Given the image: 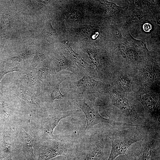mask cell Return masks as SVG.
Returning <instances> with one entry per match:
<instances>
[{"mask_svg":"<svg viewBox=\"0 0 160 160\" xmlns=\"http://www.w3.org/2000/svg\"><path fill=\"white\" fill-rule=\"evenodd\" d=\"M140 128L135 127L125 130L110 131L107 136L111 141V148L107 160H114L121 154L125 155L130 160L126 152L133 144L140 141L142 138L143 134Z\"/></svg>","mask_w":160,"mask_h":160,"instance_id":"cell-1","label":"cell"},{"mask_svg":"<svg viewBox=\"0 0 160 160\" xmlns=\"http://www.w3.org/2000/svg\"><path fill=\"white\" fill-rule=\"evenodd\" d=\"M109 86V84L95 80L88 75L68 84V88L71 92L78 97L90 100H94L100 94L107 93Z\"/></svg>","mask_w":160,"mask_h":160,"instance_id":"cell-2","label":"cell"},{"mask_svg":"<svg viewBox=\"0 0 160 160\" xmlns=\"http://www.w3.org/2000/svg\"><path fill=\"white\" fill-rule=\"evenodd\" d=\"M144 128L145 133L138 142L139 160H152L155 154L160 151V125H151Z\"/></svg>","mask_w":160,"mask_h":160,"instance_id":"cell-3","label":"cell"},{"mask_svg":"<svg viewBox=\"0 0 160 160\" xmlns=\"http://www.w3.org/2000/svg\"><path fill=\"white\" fill-rule=\"evenodd\" d=\"M107 93L110 96L111 105L119 108L124 118L132 125L140 128L146 126L144 121L138 114L130 100L122 96L110 85Z\"/></svg>","mask_w":160,"mask_h":160,"instance_id":"cell-4","label":"cell"},{"mask_svg":"<svg viewBox=\"0 0 160 160\" xmlns=\"http://www.w3.org/2000/svg\"><path fill=\"white\" fill-rule=\"evenodd\" d=\"M74 103L82 110L85 115L87 122L86 130H89L95 125L100 123L108 124L113 127L125 126H133L128 123L116 121L109 116L108 119L103 117L99 113L98 106L94 102L88 104L84 98L78 97Z\"/></svg>","mask_w":160,"mask_h":160,"instance_id":"cell-5","label":"cell"},{"mask_svg":"<svg viewBox=\"0 0 160 160\" xmlns=\"http://www.w3.org/2000/svg\"><path fill=\"white\" fill-rule=\"evenodd\" d=\"M137 99L142 103L145 112L153 124L160 125V99L153 92L141 88Z\"/></svg>","mask_w":160,"mask_h":160,"instance_id":"cell-6","label":"cell"},{"mask_svg":"<svg viewBox=\"0 0 160 160\" xmlns=\"http://www.w3.org/2000/svg\"><path fill=\"white\" fill-rule=\"evenodd\" d=\"M77 111V110H76L57 111L43 119L39 130L41 138L46 140L57 139V137L54 135L53 133L60 121L65 118L73 115Z\"/></svg>","mask_w":160,"mask_h":160,"instance_id":"cell-7","label":"cell"},{"mask_svg":"<svg viewBox=\"0 0 160 160\" xmlns=\"http://www.w3.org/2000/svg\"><path fill=\"white\" fill-rule=\"evenodd\" d=\"M70 146L67 140L62 139L48 145L40 146L37 160H49L60 155H63L68 159Z\"/></svg>","mask_w":160,"mask_h":160,"instance_id":"cell-8","label":"cell"},{"mask_svg":"<svg viewBox=\"0 0 160 160\" xmlns=\"http://www.w3.org/2000/svg\"><path fill=\"white\" fill-rule=\"evenodd\" d=\"M70 77L60 73L56 74L53 79L46 85L41 87L43 92L45 102L47 106L52 107V104L55 99L61 100L65 96L62 94L59 89L61 83Z\"/></svg>","mask_w":160,"mask_h":160,"instance_id":"cell-9","label":"cell"},{"mask_svg":"<svg viewBox=\"0 0 160 160\" xmlns=\"http://www.w3.org/2000/svg\"><path fill=\"white\" fill-rule=\"evenodd\" d=\"M13 91L15 95L25 101L33 111H42L44 109L38 93L34 90L18 83L13 87Z\"/></svg>","mask_w":160,"mask_h":160,"instance_id":"cell-10","label":"cell"},{"mask_svg":"<svg viewBox=\"0 0 160 160\" xmlns=\"http://www.w3.org/2000/svg\"><path fill=\"white\" fill-rule=\"evenodd\" d=\"M91 140L85 156L83 160H102L106 144L103 136L95 135Z\"/></svg>","mask_w":160,"mask_h":160,"instance_id":"cell-11","label":"cell"},{"mask_svg":"<svg viewBox=\"0 0 160 160\" xmlns=\"http://www.w3.org/2000/svg\"><path fill=\"white\" fill-rule=\"evenodd\" d=\"M52 67L56 73L62 70L69 71L76 74L78 71L77 65L73 62L67 58L60 50L55 52L52 59L51 60Z\"/></svg>","mask_w":160,"mask_h":160,"instance_id":"cell-12","label":"cell"},{"mask_svg":"<svg viewBox=\"0 0 160 160\" xmlns=\"http://www.w3.org/2000/svg\"><path fill=\"white\" fill-rule=\"evenodd\" d=\"M19 83L37 93L41 88V84L36 75V68L28 66L19 72Z\"/></svg>","mask_w":160,"mask_h":160,"instance_id":"cell-13","label":"cell"},{"mask_svg":"<svg viewBox=\"0 0 160 160\" xmlns=\"http://www.w3.org/2000/svg\"><path fill=\"white\" fill-rule=\"evenodd\" d=\"M35 52L32 49H28L14 57L0 60V67H6V69L19 67L24 68L21 65L23 64L32 60Z\"/></svg>","mask_w":160,"mask_h":160,"instance_id":"cell-14","label":"cell"},{"mask_svg":"<svg viewBox=\"0 0 160 160\" xmlns=\"http://www.w3.org/2000/svg\"><path fill=\"white\" fill-rule=\"evenodd\" d=\"M82 48L83 51L88 54L92 62L96 66L97 75L102 79H106L109 74L103 65V59L100 53L88 44H84Z\"/></svg>","mask_w":160,"mask_h":160,"instance_id":"cell-15","label":"cell"},{"mask_svg":"<svg viewBox=\"0 0 160 160\" xmlns=\"http://www.w3.org/2000/svg\"><path fill=\"white\" fill-rule=\"evenodd\" d=\"M36 68L37 78L41 84V87L48 84L57 74L52 67L51 60L48 58L40 64Z\"/></svg>","mask_w":160,"mask_h":160,"instance_id":"cell-16","label":"cell"},{"mask_svg":"<svg viewBox=\"0 0 160 160\" xmlns=\"http://www.w3.org/2000/svg\"><path fill=\"white\" fill-rule=\"evenodd\" d=\"M62 46L64 51L69 58V60L85 70L90 76L93 77L97 75L96 71L84 60L79 54L73 50L68 41L63 42Z\"/></svg>","mask_w":160,"mask_h":160,"instance_id":"cell-17","label":"cell"},{"mask_svg":"<svg viewBox=\"0 0 160 160\" xmlns=\"http://www.w3.org/2000/svg\"><path fill=\"white\" fill-rule=\"evenodd\" d=\"M20 137L22 149L25 157L28 160H34L35 157L33 148L34 138L23 129L21 132Z\"/></svg>","mask_w":160,"mask_h":160,"instance_id":"cell-18","label":"cell"},{"mask_svg":"<svg viewBox=\"0 0 160 160\" xmlns=\"http://www.w3.org/2000/svg\"><path fill=\"white\" fill-rule=\"evenodd\" d=\"M2 135L0 156L4 160H12L11 155L13 144L11 138L8 135L6 134L4 129Z\"/></svg>","mask_w":160,"mask_h":160,"instance_id":"cell-19","label":"cell"},{"mask_svg":"<svg viewBox=\"0 0 160 160\" xmlns=\"http://www.w3.org/2000/svg\"><path fill=\"white\" fill-rule=\"evenodd\" d=\"M42 39L49 42H57L59 41L56 30L52 27L50 20L47 21L46 25L39 35Z\"/></svg>","mask_w":160,"mask_h":160,"instance_id":"cell-20","label":"cell"},{"mask_svg":"<svg viewBox=\"0 0 160 160\" xmlns=\"http://www.w3.org/2000/svg\"><path fill=\"white\" fill-rule=\"evenodd\" d=\"M132 81L130 77L125 73H119L117 79L116 84L119 89L123 92H130L133 88Z\"/></svg>","mask_w":160,"mask_h":160,"instance_id":"cell-21","label":"cell"},{"mask_svg":"<svg viewBox=\"0 0 160 160\" xmlns=\"http://www.w3.org/2000/svg\"><path fill=\"white\" fill-rule=\"evenodd\" d=\"M11 115L10 108L6 101L3 98L0 99V116L4 126L6 125L7 121Z\"/></svg>","mask_w":160,"mask_h":160,"instance_id":"cell-22","label":"cell"},{"mask_svg":"<svg viewBox=\"0 0 160 160\" xmlns=\"http://www.w3.org/2000/svg\"><path fill=\"white\" fill-rule=\"evenodd\" d=\"M141 72L142 77L147 82L151 84L157 82V79L155 72L152 69L146 67L143 68Z\"/></svg>","mask_w":160,"mask_h":160,"instance_id":"cell-23","label":"cell"},{"mask_svg":"<svg viewBox=\"0 0 160 160\" xmlns=\"http://www.w3.org/2000/svg\"><path fill=\"white\" fill-rule=\"evenodd\" d=\"M12 18L9 15H4L2 18L1 26L4 29L8 28L11 25Z\"/></svg>","mask_w":160,"mask_h":160,"instance_id":"cell-24","label":"cell"},{"mask_svg":"<svg viewBox=\"0 0 160 160\" xmlns=\"http://www.w3.org/2000/svg\"><path fill=\"white\" fill-rule=\"evenodd\" d=\"M48 1L45 0L32 1L33 7L36 10L38 11L45 6Z\"/></svg>","mask_w":160,"mask_h":160,"instance_id":"cell-25","label":"cell"},{"mask_svg":"<svg viewBox=\"0 0 160 160\" xmlns=\"http://www.w3.org/2000/svg\"><path fill=\"white\" fill-rule=\"evenodd\" d=\"M126 58L131 61H135L137 60L138 54L134 50L132 49H128L126 54Z\"/></svg>","mask_w":160,"mask_h":160,"instance_id":"cell-26","label":"cell"},{"mask_svg":"<svg viewBox=\"0 0 160 160\" xmlns=\"http://www.w3.org/2000/svg\"><path fill=\"white\" fill-rule=\"evenodd\" d=\"M22 70V68L17 67L15 68L7 69L3 71H0V84L1 83V80L5 74L9 72L15 71L19 72L21 71Z\"/></svg>","mask_w":160,"mask_h":160,"instance_id":"cell-27","label":"cell"},{"mask_svg":"<svg viewBox=\"0 0 160 160\" xmlns=\"http://www.w3.org/2000/svg\"><path fill=\"white\" fill-rule=\"evenodd\" d=\"M128 35L130 39L135 44L143 49L148 50L145 44L143 41L139 40H137L133 38L129 32Z\"/></svg>","mask_w":160,"mask_h":160,"instance_id":"cell-28","label":"cell"},{"mask_svg":"<svg viewBox=\"0 0 160 160\" xmlns=\"http://www.w3.org/2000/svg\"><path fill=\"white\" fill-rule=\"evenodd\" d=\"M112 31L113 35L116 38L120 39L124 38L121 33L116 26H113Z\"/></svg>","mask_w":160,"mask_h":160,"instance_id":"cell-29","label":"cell"},{"mask_svg":"<svg viewBox=\"0 0 160 160\" xmlns=\"http://www.w3.org/2000/svg\"><path fill=\"white\" fill-rule=\"evenodd\" d=\"M118 47L123 57L127 59L126 54L128 49L126 45L123 43H121L119 44Z\"/></svg>","mask_w":160,"mask_h":160,"instance_id":"cell-30","label":"cell"},{"mask_svg":"<svg viewBox=\"0 0 160 160\" xmlns=\"http://www.w3.org/2000/svg\"><path fill=\"white\" fill-rule=\"evenodd\" d=\"M101 2L103 4L108 5L109 7L113 9H116L119 8H121V7L118 6L117 5L115 4L108 2L106 1H101Z\"/></svg>","mask_w":160,"mask_h":160,"instance_id":"cell-31","label":"cell"},{"mask_svg":"<svg viewBox=\"0 0 160 160\" xmlns=\"http://www.w3.org/2000/svg\"><path fill=\"white\" fill-rule=\"evenodd\" d=\"M143 15L141 14H136L132 16L130 20V22L134 23L137 22L143 17Z\"/></svg>","mask_w":160,"mask_h":160,"instance_id":"cell-32","label":"cell"},{"mask_svg":"<svg viewBox=\"0 0 160 160\" xmlns=\"http://www.w3.org/2000/svg\"><path fill=\"white\" fill-rule=\"evenodd\" d=\"M143 29L145 31L149 32L152 29V26L150 23H146L143 25Z\"/></svg>","mask_w":160,"mask_h":160,"instance_id":"cell-33","label":"cell"},{"mask_svg":"<svg viewBox=\"0 0 160 160\" xmlns=\"http://www.w3.org/2000/svg\"><path fill=\"white\" fill-rule=\"evenodd\" d=\"M156 22L157 24L158 25H160V16H158L157 17L156 19Z\"/></svg>","mask_w":160,"mask_h":160,"instance_id":"cell-34","label":"cell"},{"mask_svg":"<svg viewBox=\"0 0 160 160\" xmlns=\"http://www.w3.org/2000/svg\"><path fill=\"white\" fill-rule=\"evenodd\" d=\"M62 160H68V159H62Z\"/></svg>","mask_w":160,"mask_h":160,"instance_id":"cell-35","label":"cell"}]
</instances>
